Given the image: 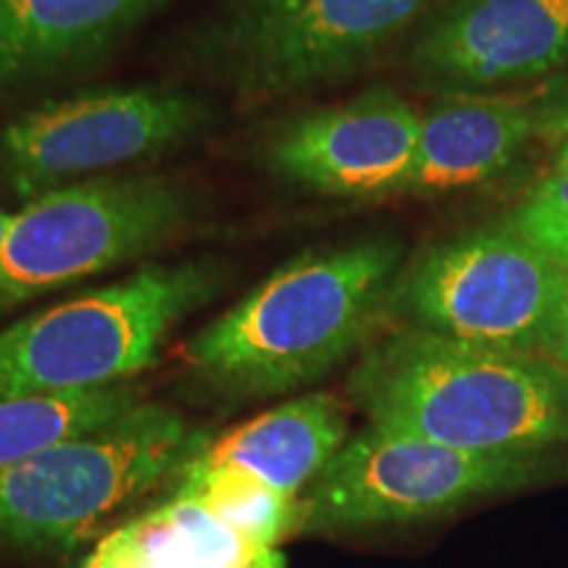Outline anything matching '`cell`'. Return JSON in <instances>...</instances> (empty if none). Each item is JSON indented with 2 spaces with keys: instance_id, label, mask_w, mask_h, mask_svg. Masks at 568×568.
<instances>
[{
  "instance_id": "5b68a950",
  "label": "cell",
  "mask_w": 568,
  "mask_h": 568,
  "mask_svg": "<svg viewBox=\"0 0 568 568\" xmlns=\"http://www.w3.org/2000/svg\"><path fill=\"white\" fill-rule=\"evenodd\" d=\"M566 308L568 268L506 222L426 247L400 268L387 301L406 326L552 358Z\"/></svg>"
},
{
  "instance_id": "d6986e66",
  "label": "cell",
  "mask_w": 568,
  "mask_h": 568,
  "mask_svg": "<svg viewBox=\"0 0 568 568\" xmlns=\"http://www.w3.org/2000/svg\"><path fill=\"white\" fill-rule=\"evenodd\" d=\"M537 111L539 138L550 142H564L568 138V77L537 103Z\"/></svg>"
},
{
  "instance_id": "3957f363",
  "label": "cell",
  "mask_w": 568,
  "mask_h": 568,
  "mask_svg": "<svg viewBox=\"0 0 568 568\" xmlns=\"http://www.w3.org/2000/svg\"><path fill=\"white\" fill-rule=\"evenodd\" d=\"M224 284L211 258L148 264L0 329V403L132 382Z\"/></svg>"
},
{
  "instance_id": "603a6c76",
  "label": "cell",
  "mask_w": 568,
  "mask_h": 568,
  "mask_svg": "<svg viewBox=\"0 0 568 568\" xmlns=\"http://www.w3.org/2000/svg\"><path fill=\"white\" fill-rule=\"evenodd\" d=\"M11 216H13V213H9V211H3V209H0V240H3L6 230H9V224H11Z\"/></svg>"
},
{
  "instance_id": "7c38bea8",
  "label": "cell",
  "mask_w": 568,
  "mask_h": 568,
  "mask_svg": "<svg viewBox=\"0 0 568 568\" xmlns=\"http://www.w3.org/2000/svg\"><path fill=\"white\" fill-rule=\"evenodd\" d=\"M531 138H539L537 103L447 92L422 113L416 161L403 195H445L493 182Z\"/></svg>"
},
{
  "instance_id": "44dd1931",
  "label": "cell",
  "mask_w": 568,
  "mask_h": 568,
  "mask_svg": "<svg viewBox=\"0 0 568 568\" xmlns=\"http://www.w3.org/2000/svg\"><path fill=\"white\" fill-rule=\"evenodd\" d=\"M552 172H568V138L560 142L556 163H552Z\"/></svg>"
},
{
  "instance_id": "ac0fdd59",
  "label": "cell",
  "mask_w": 568,
  "mask_h": 568,
  "mask_svg": "<svg viewBox=\"0 0 568 568\" xmlns=\"http://www.w3.org/2000/svg\"><path fill=\"white\" fill-rule=\"evenodd\" d=\"M518 234L568 268V172H552L506 219Z\"/></svg>"
},
{
  "instance_id": "30bf717a",
  "label": "cell",
  "mask_w": 568,
  "mask_h": 568,
  "mask_svg": "<svg viewBox=\"0 0 568 568\" xmlns=\"http://www.w3.org/2000/svg\"><path fill=\"white\" fill-rule=\"evenodd\" d=\"M422 113L387 88L290 119L266 145L282 180L329 197L403 195L416 161Z\"/></svg>"
},
{
  "instance_id": "52a82bcc",
  "label": "cell",
  "mask_w": 568,
  "mask_h": 568,
  "mask_svg": "<svg viewBox=\"0 0 568 568\" xmlns=\"http://www.w3.org/2000/svg\"><path fill=\"white\" fill-rule=\"evenodd\" d=\"M542 453H477L368 424L347 437L297 500V535H345L456 514L527 487Z\"/></svg>"
},
{
  "instance_id": "2e32d148",
  "label": "cell",
  "mask_w": 568,
  "mask_h": 568,
  "mask_svg": "<svg viewBox=\"0 0 568 568\" xmlns=\"http://www.w3.org/2000/svg\"><path fill=\"white\" fill-rule=\"evenodd\" d=\"M140 403L142 389L134 382L84 389V393L0 403V466H9L77 432L109 424Z\"/></svg>"
},
{
  "instance_id": "9a60e30c",
  "label": "cell",
  "mask_w": 568,
  "mask_h": 568,
  "mask_svg": "<svg viewBox=\"0 0 568 568\" xmlns=\"http://www.w3.org/2000/svg\"><path fill=\"white\" fill-rule=\"evenodd\" d=\"M264 548L195 497L174 493L105 531L80 568H258Z\"/></svg>"
},
{
  "instance_id": "9c48e42d",
  "label": "cell",
  "mask_w": 568,
  "mask_h": 568,
  "mask_svg": "<svg viewBox=\"0 0 568 568\" xmlns=\"http://www.w3.org/2000/svg\"><path fill=\"white\" fill-rule=\"evenodd\" d=\"M209 124L201 98L174 88L90 90L24 111L0 132V174L24 201L84 174L151 159Z\"/></svg>"
},
{
  "instance_id": "e0dca14e",
  "label": "cell",
  "mask_w": 568,
  "mask_h": 568,
  "mask_svg": "<svg viewBox=\"0 0 568 568\" xmlns=\"http://www.w3.org/2000/svg\"><path fill=\"white\" fill-rule=\"evenodd\" d=\"M176 493L195 497L253 542L280 548L297 527V497L234 466H209L193 460L174 481Z\"/></svg>"
},
{
  "instance_id": "8992f818",
  "label": "cell",
  "mask_w": 568,
  "mask_h": 568,
  "mask_svg": "<svg viewBox=\"0 0 568 568\" xmlns=\"http://www.w3.org/2000/svg\"><path fill=\"white\" fill-rule=\"evenodd\" d=\"M193 216V195L159 174L80 180L32 197L0 240V316L161 251Z\"/></svg>"
},
{
  "instance_id": "7402d4cb",
  "label": "cell",
  "mask_w": 568,
  "mask_h": 568,
  "mask_svg": "<svg viewBox=\"0 0 568 568\" xmlns=\"http://www.w3.org/2000/svg\"><path fill=\"white\" fill-rule=\"evenodd\" d=\"M258 568H284V556H282L280 550H274L272 556H268Z\"/></svg>"
},
{
  "instance_id": "277c9868",
  "label": "cell",
  "mask_w": 568,
  "mask_h": 568,
  "mask_svg": "<svg viewBox=\"0 0 568 568\" xmlns=\"http://www.w3.org/2000/svg\"><path fill=\"white\" fill-rule=\"evenodd\" d=\"M209 443V432L182 414L142 400L109 424L0 466V542L71 550L163 481L174 485Z\"/></svg>"
},
{
  "instance_id": "7a4b0ae2",
  "label": "cell",
  "mask_w": 568,
  "mask_h": 568,
  "mask_svg": "<svg viewBox=\"0 0 568 568\" xmlns=\"http://www.w3.org/2000/svg\"><path fill=\"white\" fill-rule=\"evenodd\" d=\"M347 395L368 424L460 450L545 453L568 443V372L550 355L403 324L366 343Z\"/></svg>"
},
{
  "instance_id": "4fadbf2b",
  "label": "cell",
  "mask_w": 568,
  "mask_h": 568,
  "mask_svg": "<svg viewBox=\"0 0 568 568\" xmlns=\"http://www.w3.org/2000/svg\"><path fill=\"white\" fill-rule=\"evenodd\" d=\"M169 0H0V92L77 69Z\"/></svg>"
},
{
  "instance_id": "ffe728a7",
  "label": "cell",
  "mask_w": 568,
  "mask_h": 568,
  "mask_svg": "<svg viewBox=\"0 0 568 568\" xmlns=\"http://www.w3.org/2000/svg\"><path fill=\"white\" fill-rule=\"evenodd\" d=\"M556 358L566 361V364H568V308H566V318H564V329H560V339H558Z\"/></svg>"
},
{
  "instance_id": "6da1fadb",
  "label": "cell",
  "mask_w": 568,
  "mask_h": 568,
  "mask_svg": "<svg viewBox=\"0 0 568 568\" xmlns=\"http://www.w3.org/2000/svg\"><path fill=\"white\" fill-rule=\"evenodd\" d=\"M395 237L305 251L184 345V368L224 400L297 393L366 347L400 274Z\"/></svg>"
},
{
  "instance_id": "ba28073f",
  "label": "cell",
  "mask_w": 568,
  "mask_h": 568,
  "mask_svg": "<svg viewBox=\"0 0 568 568\" xmlns=\"http://www.w3.org/2000/svg\"><path fill=\"white\" fill-rule=\"evenodd\" d=\"M450 0H230L205 61L247 103L351 77Z\"/></svg>"
},
{
  "instance_id": "5bb4252c",
  "label": "cell",
  "mask_w": 568,
  "mask_h": 568,
  "mask_svg": "<svg viewBox=\"0 0 568 568\" xmlns=\"http://www.w3.org/2000/svg\"><path fill=\"white\" fill-rule=\"evenodd\" d=\"M347 439V416L335 395L308 393L211 439L195 460L234 466L297 497Z\"/></svg>"
},
{
  "instance_id": "8fae6325",
  "label": "cell",
  "mask_w": 568,
  "mask_h": 568,
  "mask_svg": "<svg viewBox=\"0 0 568 568\" xmlns=\"http://www.w3.org/2000/svg\"><path fill=\"white\" fill-rule=\"evenodd\" d=\"M568 63V0H450L418 34L410 67L445 92L527 82Z\"/></svg>"
}]
</instances>
